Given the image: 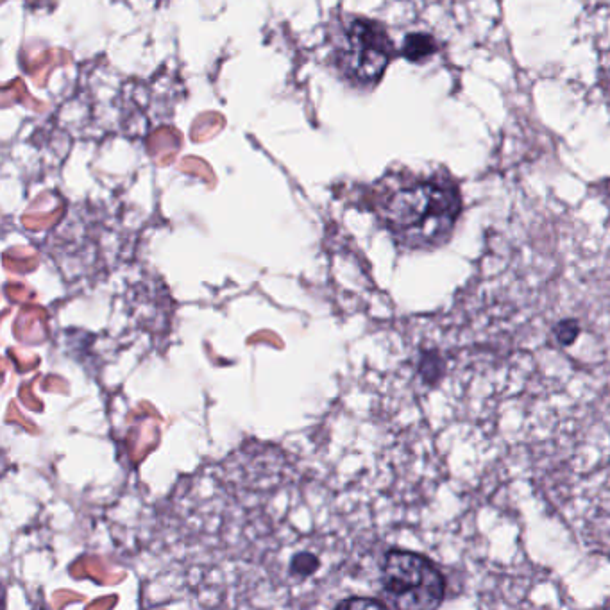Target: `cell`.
Returning a JSON list of instances; mask_svg holds the SVG:
<instances>
[{
  "instance_id": "obj_5",
  "label": "cell",
  "mask_w": 610,
  "mask_h": 610,
  "mask_svg": "<svg viewBox=\"0 0 610 610\" xmlns=\"http://www.w3.org/2000/svg\"><path fill=\"white\" fill-rule=\"evenodd\" d=\"M419 371L423 374L424 382H437L441 378L442 373H444V362H442L441 356L437 355L435 351L424 353Z\"/></svg>"
},
{
  "instance_id": "obj_1",
  "label": "cell",
  "mask_w": 610,
  "mask_h": 610,
  "mask_svg": "<svg viewBox=\"0 0 610 610\" xmlns=\"http://www.w3.org/2000/svg\"><path fill=\"white\" fill-rule=\"evenodd\" d=\"M462 201L457 187L441 178L399 181L383 190L376 212L401 246L426 249L450 238Z\"/></svg>"
},
{
  "instance_id": "obj_2",
  "label": "cell",
  "mask_w": 610,
  "mask_h": 610,
  "mask_svg": "<svg viewBox=\"0 0 610 610\" xmlns=\"http://www.w3.org/2000/svg\"><path fill=\"white\" fill-rule=\"evenodd\" d=\"M330 42L333 65L356 86L376 85L394 56L389 34L369 18L340 17L331 27Z\"/></svg>"
},
{
  "instance_id": "obj_4",
  "label": "cell",
  "mask_w": 610,
  "mask_h": 610,
  "mask_svg": "<svg viewBox=\"0 0 610 610\" xmlns=\"http://www.w3.org/2000/svg\"><path fill=\"white\" fill-rule=\"evenodd\" d=\"M437 52V42L430 34L414 33L407 36L403 45V56L412 63H421L428 60Z\"/></svg>"
},
{
  "instance_id": "obj_3",
  "label": "cell",
  "mask_w": 610,
  "mask_h": 610,
  "mask_svg": "<svg viewBox=\"0 0 610 610\" xmlns=\"http://www.w3.org/2000/svg\"><path fill=\"white\" fill-rule=\"evenodd\" d=\"M380 594L389 609H437L446 598V578L428 557L390 550L380 564Z\"/></svg>"
},
{
  "instance_id": "obj_6",
  "label": "cell",
  "mask_w": 610,
  "mask_h": 610,
  "mask_svg": "<svg viewBox=\"0 0 610 610\" xmlns=\"http://www.w3.org/2000/svg\"><path fill=\"white\" fill-rule=\"evenodd\" d=\"M580 335V324L575 319H566L555 324L553 328V337L559 342L560 346H573L577 342Z\"/></svg>"
}]
</instances>
